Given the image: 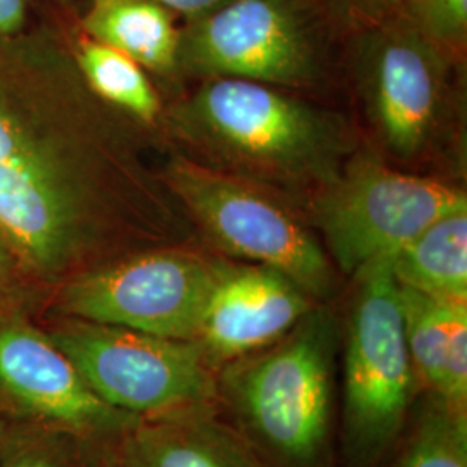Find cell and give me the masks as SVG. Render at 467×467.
Masks as SVG:
<instances>
[{
    "mask_svg": "<svg viewBox=\"0 0 467 467\" xmlns=\"http://www.w3.org/2000/svg\"><path fill=\"white\" fill-rule=\"evenodd\" d=\"M170 123L192 160L279 196L312 200L350 160V132L339 118L274 85L208 78Z\"/></svg>",
    "mask_w": 467,
    "mask_h": 467,
    "instance_id": "1",
    "label": "cell"
},
{
    "mask_svg": "<svg viewBox=\"0 0 467 467\" xmlns=\"http://www.w3.org/2000/svg\"><path fill=\"white\" fill-rule=\"evenodd\" d=\"M341 326L317 303L281 339L218 368V409L264 467H333Z\"/></svg>",
    "mask_w": 467,
    "mask_h": 467,
    "instance_id": "2",
    "label": "cell"
},
{
    "mask_svg": "<svg viewBox=\"0 0 467 467\" xmlns=\"http://www.w3.org/2000/svg\"><path fill=\"white\" fill-rule=\"evenodd\" d=\"M343 347L341 455L345 467H379L399 447L418 393L393 254L355 275Z\"/></svg>",
    "mask_w": 467,
    "mask_h": 467,
    "instance_id": "3",
    "label": "cell"
},
{
    "mask_svg": "<svg viewBox=\"0 0 467 467\" xmlns=\"http://www.w3.org/2000/svg\"><path fill=\"white\" fill-rule=\"evenodd\" d=\"M175 198L227 254L289 277L317 303L331 300L337 275L327 251L279 194L189 156L168 168Z\"/></svg>",
    "mask_w": 467,
    "mask_h": 467,
    "instance_id": "4",
    "label": "cell"
},
{
    "mask_svg": "<svg viewBox=\"0 0 467 467\" xmlns=\"http://www.w3.org/2000/svg\"><path fill=\"white\" fill-rule=\"evenodd\" d=\"M100 400L137 419L218 409L217 368L196 341L69 318L49 331Z\"/></svg>",
    "mask_w": 467,
    "mask_h": 467,
    "instance_id": "5",
    "label": "cell"
},
{
    "mask_svg": "<svg viewBox=\"0 0 467 467\" xmlns=\"http://www.w3.org/2000/svg\"><path fill=\"white\" fill-rule=\"evenodd\" d=\"M327 38L317 0H233L181 30L177 67L206 80L308 87L322 77Z\"/></svg>",
    "mask_w": 467,
    "mask_h": 467,
    "instance_id": "6",
    "label": "cell"
},
{
    "mask_svg": "<svg viewBox=\"0 0 467 467\" xmlns=\"http://www.w3.org/2000/svg\"><path fill=\"white\" fill-rule=\"evenodd\" d=\"M308 204L334 267L353 277L370 262L395 254L438 218L467 208V198L457 185L358 154Z\"/></svg>",
    "mask_w": 467,
    "mask_h": 467,
    "instance_id": "7",
    "label": "cell"
},
{
    "mask_svg": "<svg viewBox=\"0 0 467 467\" xmlns=\"http://www.w3.org/2000/svg\"><path fill=\"white\" fill-rule=\"evenodd\" d=\"M222 262L185 248L144 251L73 277L59 308L69 318L194 341Z\"/></svg>",
    "mask_w": 467,
    "mask_h": 467,
    "instance_id": "8",
    "label": "cell"
},
{
    "mask_svg": "<svg viewBox=\"0 0 467 467\" xmlns=\"http://www.w3.org/2000/svg\"><path fill=\"white\" fill-rule=\"evenodd\" d=\"M451 56L395 13L362 28L357 67L384 150L414 161L433 148L447 113Z\"/></svg>",
    "mask_w": 467,
    "mask_h": 467,
    "instance_id": "9",
    "label": "cell"
},
{
    "mask_svg": "<svg viewBox=\"0 0 467 467\" xmlns=\"http://www.w3.org/2000/svg\"><path fill=\"white\" fill-rule=\"evenodd\" d=\"M0 395L73 438H119L139 420L100 400L49 334L16 318L0 324Z\"/></svg>",
    "mask_w": 467,
    "mask_h": 467,
    "instance_id": "10",
    "label": "cell"
},
{
    "mask_svg": "<svg viewBox=\"0 0 467 467\" xmlns=\"http://www.w3.org/2000/svg\"><path fill=\"white\" fill-rule=\"evenodd\" d=\"M69 170L0 165V235L13 256L56 277L88 237V202Z\"/></svg>",
    "mask_w": 467,
    "mask_h": 467,
    "instance_id": "11",
    "label": "cell"
},
{
    "mask_svg": "<svg viewBox=\"0 0 467 467\" xmlns=\"http://www.w3.org/2000/svg\"><path fill=\"white\" fill-rule=\"evenodd\" d=\"M316 305L277 270L222 262L194 341L218 370L281 339Z\"/></svg>",
    "mask_w": 467,
    "mask_h": 467,
    "instance_id": "12",
    "label": "cell"
},
{
    "mask_svg": "<svg viewBox=\"0 0 467 467\" xmlns=\"http://www.w3.org/2000/svg\"><path fill=\"white\" fill-rule=\"evenodd\" d=\"M118 440L121 467H264L218 409L139 419Z\"/></svg>",
    "mask_w": 467,
    "mask_h": 467,
    "instance_id": "13",
    "label": "cell"
},
{
    "mask_svg": "<svg viewBox=\"0 0 467 467\" xmlns=\"http://www.w3.org/2000/svg\"><path fill=\"white\" fill-rule=\"evenodd\" d=\"M400 301L419 388L467 409V301L438 300L401 285Z\"/></svg>",
    "mask_w": 467,
    "mask_h": 467,
    "instance_id": "14",
    "label": "cell"
},
{
    "mask_svg": "<svg viewBox=\"0 0 467 467\" xmlns=\"http://www.w3.org/2000/svg\"><path fill=\"white\" fill-rule=\"evenodd\" d=\"M82 26L87 36L119 50L144 69H177L181 30L175 15L154 0H90Z\"/></svg>",
    "mask_w": 467,
    "mask_h": 467,
    "instance_id": "15",
    "label": "cell"
},
{
    "mask_svg": "<svg viewBox=\"0 0 467 467\" xmlns=\"http://www.w3.org/2000/svg\"><path fill=\"white\" fill-rule=\"evenodd\" d=\"M401 287L438 300L467 301V208L428 225L393 254Z\"/></svg>",
    "mask_w": 467,
    "mask_h": 467,
    "instance_id": "16",
    "label": "cell"
},
{
    "mask_svg": "<svg viewBox=\"0 0 467 467\" xmlns=\"http://www.w3.org/2000/svg\"><path fill=\"white\" fill-rule=\"evenodd\" d=\"M77 61L90 88L132 117L152 123L161 113L158 92L146 69L119 50L85 35L77 44Z\"/></svg>",
    "mask_w": 467,
    "mask_h": 467,
    "instance_id": "17",
    "label": "cell"
},
{
    "mask_svg": "<svg viewBox=\"0 0 467 467\" xmlns=\"http://www.w3.org/2000/svg\"><path fill=\"white\" fill-rule=\"evenodd\" d=\"M393 467H467V409L426 393Z\"/></svg>",
    "mask_w": 467,
    "mask_h": 467,
    "instance_id": "18",
    "label": "cell"
},
{
    "mask_svg": "<svg viewBox=\"0 0 467 467\" xmlns=\"http://www.w3.org/2000/svg\"><path fill=\"white\" fill-rule=\"evenodd\" d=\"M399 13L451 57L466 49L467 0H400Z\"/></svg>",
    "mask_w": 467,
    "mask_h": 467,
    "instance_id": "19",
    "label": "cell"
},
{
    "mask_svg": "<svg viewBox=\"0 0 467 467\" xmlns=\"http://www.w3.org/2000/svg\"><path fill=\"white\" fill-rule=\"evenodd\" d=\"M73 436L42 428L4 434L0 449V467H78Z\"/></svg>",
    "mask_w": 467,
    "mask_h": 467,
    "instance_id": "20",
    "label": "cell"
},
{
    "mask_svg": "<svg viewBox=\"0 0 467 467\" xmlns=\"http://www.w3.org/2000/svg\"><path fill=\"white\" fill-rule=\"evenodd\" d=\"M0 165L65 170V163L0 99Z\"/></svg>",
    "mask_w": 467,
    "mask_h": 467,
    "instance_id": "21",
    "label": "cell"
},
{
    "mask_svg": "<svg viewBox=\"0 0 467 467\" xmlns=\"http://www.w3.org/2000/svg\"><path fill=\"white\" fill-rule=\"evenodd\" d=\"M339 11L360 28L399 13L400 0H333Z\"/></svg>",
    "mask_w": 467,
    "mask_h": 467,
    "instance_id": "22",
    "label": "cell"
},
{
    "mask_svg": "<svg viewBox=\"0 0 467 467\" xmlns=\"http://www.w3.org/2000/svg\"><path fill=\"white\" fill-rule=\"evenodd\" d=\"M170 13L184 16L189 23L208 16L233 0H154Z\"/></svg>",
    "mask_w": 467,
    "mask_h": 467,
    "instance_id": "23",
    "label": "cell"
},
{
    "mask_svg": "<svg viewBox=\"0 0 467 467\" xmlns=\"http://www.w3.org/2000/svg\"><path fill=\"white\" fill-rule=\"evenodd\" d=\"M30 0H0V36L21 32L26 23Z\"/></svg>",
    "mask_w": 467,
    "mask_h": 467,
    "instance_id": "24",
    "label": "cell"
},
{
    "mask_svg": "<svg viewBox=\"0 0 467 467\" xmlns=\"http://www.w3.org/2000/svg\"><path fill=\"white\" fill-rule=\"evenodd\" d=\"M11 256H13L11 251L0 235V284L4 283V279H5V274H7L9 264H11Z\"/></svg>",
    "mask_w": 467,
    "mask_h": 467,
    "instance_id": "25",
    "label": "cell"
},
{
    "mask_svg": "<svg viewBox=\"0 0 467 467\" xmlns=\"http://www.w3.org/2000/svg\"><path fill=\"white\" fill-rule=\"evenodd\" d=\"M4 434H5V426L4 422L0 420V449H2V441H4Z\"/></svg>",
    "mask_w": 467,
    "mask_h": 467,
    "instance_id": "26",
    "label": "cell"
}]
</instances>
